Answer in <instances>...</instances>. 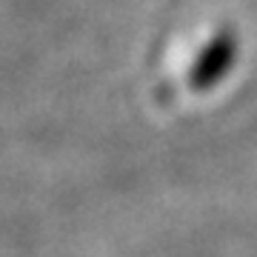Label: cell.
I'll list each match as a JSON object with an SVG mask.
<instances>
[{
	"mask_svg": "<svg viewBox=\"0 0 257 257\" xmlns=\"http://www.w3.org/2000/svg\"><path fill=\"white\" fill-rule=\"evenodd\" d=\"M240 57V37L231 26H220L203 43L189 69V86L194 92H211L220 80H226Z\"/></svg>",
	"mask_w": 257,
	"mask_h": 257,
	"instance_id": "1",
	"label": "cell"
}]
</instances>
